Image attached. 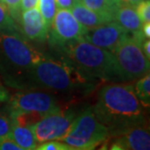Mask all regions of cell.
Wrapping results in <instances>:
<instances>
[{
	"mask_svg": "<svg viewBox=\"0 0 150 150\" xmlns=\"http://www.w3.org/2000/svg\"><path fill=\"white\" fill-rule=\"evenodd\" d=\"M98 84V80L82 73L64 59L61 61L47 56L10 87L18 90L36 89L67 95H86Z\"/></svg>",
	"mask_w": 150,
	"mask_h": 150,
	"instance_id": "6da1fadb",
	"label": "cell"
},
{
	"mask_svg": "<svg viewBox=\"0 0 150 150\" xmlns=\"http://www.w3.org/2000/svg\"><path fill=\"white\" fill-rule=\"evenodd\" d=\"M92 106L97 118L108 130L109 137L146 123L145 108L137 100L133 85L106 84L98 91L97 101Z\"/></svg>",
	"mask_w": 150,
	"mask_h": 150,
	"instance_id": "7a4b0ae2",
	"label": "cell"
},
{
	"mask_svg": "<svg viewBox=\"0 0 150 150\" xmlns=\"http://www.w3.org/2000/svg\"><path fill=\"white\" fill-rule=\"evenodd\" d=\"M64 59L87 76L109 83H122L115 59L110 51L88 41H79L61 48Z\"/></svg>",
	"mask_w": 150,
	"mask_h": 150,
	"instance_id": "3957f363",
	"label": "cell"
},
{
	"mask_svg": "<svg viewBox=\"0 0 150 150\" xmlns=\"http://www.w3.org/2000/svg\"><path fill=\"white\" fill-rule=\"evenodd\" d=\"M46 57L31 46L19 30L0 31V79L5 85L10 87Z\"/></svg>",
	"mask_w": 150,
	"mask_h": 150,
	"instance_id": "277c9868",
	"label": "cell"
},
{
	"mask_svg": "<svg viewBox=\"0 0 150 150\" xmlns=\"http://www.w3.org/2000/svg\"><path fill=\"white\" fill-rule=\"evenodd\" d=\"M62 108V103L55 95L43 90H20L5 103L4 111L13 122L32 126L47 114Z\"/></svg>",
	"mask_w": 150,
	"mask_h": 150,
	"instance_id": "5b68a950",
	"label": "cell"
},
{
	"mask_svg": "<svg viewBox=\"0 0 150 150\" xmlns=\"http://www.w3.org/2000/svg\"><path fill=\"white\" fill-rule=\"evenodd\" d=\"M144 39L142 31L128 34L111 51L122 83L137 80L149 73V59L142 50Z\"/></svg>",
	"mask_w": 150,
	"mask_h": 150,
	"instance_id": "8992f818",
	"label": "cell"
},
{
	"mask_svg": "<svg viewBox=\"0 0 150 150\" xmlns=\"http://www.w3.org/2000/svg\"><path fill=\"white\" fill-rule=\"evenodd\" d=\"M108 137L107 128L97 118L93 106H89L78 112L69 131L61 142L78 149L94 150Z\"/></svg>",
	"mask_w": 150,
	"mask_h": 150,
	"instance_id": "52a82bcc",
	"label": "cell"
},
{
	"mask_svg": "<svg viewBox=\"0 0 150 150\" xmlns=\"http://www.w3.org/2000/svg\"><path fill=\"white\" fill-rule=\"evenodd\" d=\"M78 112L72 108H59L47 114L31 126L37 143L62 139L72 126Z\"/></svg>",
	"mask_w": 150,
	"mask_h": 150,
	"instance_id": "ba28073f",
	"label": "cell"
},
{
	"mask_svg": "<svg viewBox=\"0 0 150 150\" xmlns=\"http://www.w3.org/2000/svg\"><path fill=\"white\" fill-rule=\"evenodd\" d=\"M86 29L77 22L70 10L58 9L49 28L53 46L62 47L84 39Z\"/></svg>",
	"mask_w": 150,
	"mask_h": 150,
	"instance_id": "9c48e42d",
	"label": "cell"
},
{
	"mask_svg": "<svg viewBox=\"0 0 150 150\" xmlns=\"http://www.w3.org/2000/svg\"><path fill=\"white\" fill-rule=\"evenodd\" d=\"M128 34L116 22L111 21L86 30L84 40L98 48L111 52Z\"/></svg>",
	"mask_w": 150,
	"mask_h": 150,
	"instance_id": "30bf717a",
	"label": "cell"
},
{
	"mask_svg": "<svg viewBox=\"0 0 150 150\" xmlns=\"http://www.w3.org/2000/svg\"><path fill=\"white\" fill-rule=\"evenodd\" d=\"M21 29L28 40L44 42L48 38L49 28L42 17L38 7L21 12Z\"/></svg>",
	"mask_w": 150,
	"mask_h": 150,
	"instance_id": "8fae6325",
	"label": "cell"
},
{
	"mask_svg": "<svg viewBox=\"0 0 150 150\" xmlns=\"http://www.w3.org/2000/svg\"><path fill=\"white\" fill-rule=\"evenodd\" d=\"M113 139L126 150H150V133L146 123L128 129Z\"/></svg>",
	"mask_w": 150,
	"mask_h": 150,
	"instance_id": "7c38bea8",
	"label": "cell"
},
{
	"mask_svg": "<svg viewBox=\"0 0 150 150\" xmlns=\"http://www.w3.org/2000/svg\"><path fill=\"white\" fill-rule=\"evenodd\" d=\"M113 21L116 22L129 34H134L142 31V23L137 16L134 7L117 6L112 13Z\"/></svg>",
	"mask_w": 150,
	"mask_h": 150,
	"instance_id": "4fadbf2b",
	"label": "cell"
},
{
	"mask_svg": "<svg viewBox=\"0 0 150 150\" xmlns=\"http://www.w3.org/2000/svg\"><path fill=\"white\" fill-rule=\"evenodd\" d=\"M71 14L77 20V22L83 26L86 30L92 29L97 26L103 25L105 23L113 21L112 16L109 15L98 14L94 11L89 10L85 6L81 4V2H77L70 9Z\"/></svg>",
	"mask_w": 150,
	"mask_h": 150,
	"instance_id": "5bb4252c",
	"label": "cell"
},
{
	"mask_svg": "<svg viewBox=\"0 0 150 150\" xmlns=\"http://www.w3.org/2000/svg\"><path fill=\"white\" fill-rule=\"evenodd\" d=\"M9 139L25 150H34L38 144L31 126L18 124L15 122L13 123Z\"/></svg>",
	"mask_w": 150,
	"mask_h": 150,
	"instance_id": "9a60e30c",
	"label": "cell"
},
{
	"mask_svg": "<svg viewBox=\"0 0 150 150\" xmlns=\"http://www.w3.org/2000/svg\"><path fill=\"white\" fill-rule=\"evenodd\" d=\"M134 92L137 100L144 108H148L150 105V75L149 73L136 80L133 85Z\"/></svg>",
	"mask_w": 150,
	"mask_h": 150,
	"instance_id": "2e32d148",
	"label": "cell"
},
{
	"mask_svg": "<svg viewBox=\"0 0 150 150\" xmlns=\"http://www.w3.org/2000/svg\"><path fill=\"white\" fill-rule=\"evenodd\" d=\"M38 9L43 17L48 28H50L54 17L57 13V5L55 0H39L38 1Z\"/></svg>",
	"mask_w": 150,
	"mask_h": 150,
	"instance_id": "e0dca14e",
	"label": "cell"
},
{
	"mask_svg": "<svg viewBox=\"0 0 150 150\" xmlns=\"http://www.w3.org/2000/svg\"><path fill=\"white\" fill-rule=\"evenodd\" d=\"M6 30H20V28L8 8L3 3H0V31Z\"/></svg>",
	"mask_w": 150,
	"mask_h": 150,
	"instance_id": "ac0fdd59",
	"label": "cell"
},
{
	"mask_svg": "<svg viewBox=\"0 0 150 150\" xmlns=\"http://www.w3.org/2000/svg\"><path fill=\"white\" fill-rule=\"evenodd\" d=\"M80 2L89 10L94 11L98 14L112 16L113 10L109 7L106 0H81Z\"/></svg>",
	"mask_w": 150,
	"mask_h": 150,
	"instance_id": "d6986e66",
	"label": "cell"
},
{
	"mask_svg": "<svg viewBox=\"0 0 150 150\" xmlns=\"http://www.w3.org/2000/svg\"><path fill=\"white\" fill-rule=\"evenodd\" d=\"M13 123V120L7 113L0 111V140L10 137Z\"/></svg>",
	"mask_w": 150,
	"mask_h": 150,
	"instance_id": "ffe728a7",
	"label": "cell"
},
{
	"mask_svg": "<svg viewBox=\"0 0 150 150\" xmlns=\"http://www.w3.org/2000/svg\"><path fill=\"white\" fill-rule=\"evenodd\" d=\"M34 150H83V149L75 148L67 144V143H64V142L56 140V142H48L41 143L40 145H37Z\"/></svg>",
	"mask_w": 150,
	"mask_h": 150,
	"instance_id": "44dd1931",
	"label": "cell"
},
{
	"mask_svg": "<svg viewBox=\"0 0 150 150\" xmlns=\"http://www.w3.org/2000/svg\"><path fill=\"white\" fill-rule=\"evenodd\" d=\"M134 9L142 25L145 23H150V0H142L134 7Z\"/></svg>",
	"mask_w": 150,
	"mask_h": 150,
	"instance_id": "7402d4cb",
	"label": "cell"
},
{
	"mask_svg": "<svg viewBox=\"0 0 150 150\" xmlns=\"http://www.w3.org/2000/svg\"><path fill=\"white\" fill-rule=\"evenodd\" d=\"M21 2H22V0H3V4L8 8L14 20H17L18 16H19L18 14L21 13Z\"/></svg>",
	"mask_w": 150,
	"mask_h": 150,
	"instance_id": "603a6c76",
	"label": "cell"
},
{
	"mask_svg": "<svg viewBox=\"0 0 150 150\" xmlns=\"http://www.w3.org/2000/svg\"><path fill=\"white\" fill-rule=\"evenodd\" d=\"M0 150H25L10 139H4L0 140Z\"/></svg>",
	"mask_w": 150,
	"mask_h": 150,
	"instance_id": "cb8c5ba5",
	"label": "cell"
},
{
	"mask_svg": "<svg viewBox=\"0 0 150 150\" xmlns=\"http://www.w3.org/2000/svg\"><path fill=\"white\" fill-rule=\"evenodd\" d=\"M9 98H10V93H9L7 87L5 86V84L0 79V104L7 103Z\"/></svg>",
	"mask_w": 150,
	"mask_h": 150,
	"instance_id": "d4e9b609",
	"label": "cell"
},
{
	"mask_svg": "<svg viewBox=\"0 0 150 150\" xmlns=\"http://www.w3.org/2000/svg\"><path fill=\"white\" fill-rule=\"evenodd\" d=\"M55 1L57 8L62 10H70L75 4L74 0H55Z\"/></svg>",
	"mask_w": 150,
	"mask_h": 150,
	"instance_id": "484cf974",
	"label": "cell"
},
{
	"mask_svg": "<svg viewBox=\"0 0 150 150\" xmlns=\"http://www.w3.org/2000/svg\"><path fill=\"white\" fill-rule=\"evenodd\" d=\"M38 1L39 0H22V2H21V7H20L21 12L37 7Z\"/></svg>",
	"mask_w": 150,
	"mask_h": 150,
	"instance_id": "4316f807",
	"label": "cell"
},
{
	"mask_svg": "<svg viewBox=\"0 0 150 150\" xmlns=\"http://www.w3.org/2000/svg\"><path fill=\"white\" fill-rule=\"evenodd\" d=\"M142 0H116L117 6H130V7H136Z\"/></svg>",
	"mask_w": 150,
	"mask_h": 150,
	"instance_id": "83f0119b",
	"label": "cell"
},
{
	"mask_svg": "<svg viewBox=\"0 0 150 150\" xmlns=\"http://www.w3.org/2000/svg\"><path fill=\"white\" fill-rule=\"evenodd\" d=\"M142 50L146 56V58L150 59V40L149 39H144L142 43Z\"/></svg>",
	"mask_w": 150,
	"mask_h": 150,
	"instance_id": "f1b7e54d",
	"label": "cell"
},
{
	"mask_svg": "<svg viewBox=\"0 0 150 150\" xmlns=\"http://www.w3.org/2000/svg\"><path fill=\"white\" fill-rule=\"evenodd\" d=\"M142 31L146 39H150V23H143L142 28Z\"/></svg>",
	"mask_w": 150,
	"mask_h": 150,
	"instance_id": "f546056e",
	"label": "cell"
},
{
	"mask_svg": "<svg viewBox=\"0 0 150 150\" xmlns=\"http://www.w3.org/2000/svg\"><path fill=\"white\" fill-rule=\"evenodd\" d=\"M107 150H126V149L124 147H122V146L120 144H118V143L114 142L111 145V147H110L109 149H107Z\"/></svg>",
	"mask_w": 150,
	"mask_h": 150,
	"instance_id": "4dcf8cb0",
	"label": "cell"
},
{
	"mask_svg": "<svg viewBox=\"0 0 150 150\" xmlns=\"http://www.w3.org/2000/svg\"><path fill=\"white\" fill-rule=\"evenodd\" d=\"M107 3H108L109 7L112 9V10H114L115 9V7H117V3H116V0H106Z\"/></svg>",
	"mask_w": 150,
	"mask_h": 150,
	"instance_id": "1f68e13d",
	"label": "cell"
},
{
	"mask_svg": "<svg viewBox=\"0 0 150 150\" xmlns=\"http://www.w3.org/2000/svg\"><path fill=\"white\" fill-rule=\"evenodd\" d=\"M107 149H108V148H107V143H106V142H104L103 144L101 145L100 147L98 148V150H107Z\"/></svg>",
	"mask_w": 150,
	"mask_h": 150,
	"instance_id": "d6a6232c",
	"label": "cell"
},
{
	"mask_svg": "<svg viewBox=\"0 0 150 150\" xmlns=\"http://www.w3.org/2000/svg\"><path fill=\"white\" fill-rule=\"evenodd\" d=\"M74 1H75V3H77V2H80L81 0H74Z\"/></svg>",
	"mask_w": 150,
	"mask_h": 150,
	"instance_id": "836d02e7",
	"label": "cell"
},
{
	"mask_svg": "<svg viewBox=\"0 0 150 150\" xmlns=\"http://www.w3.org/2000/svg\"><path fill=\"white\" fill-rule=\"evenodd\" d=\"M0 3H3V0H0Z\"/></svg>",
	"mask_w": 150,
	"mask_h": 150,
	"instance_id": "e575fe53",
	"label": "cell"
}]
</instances>
